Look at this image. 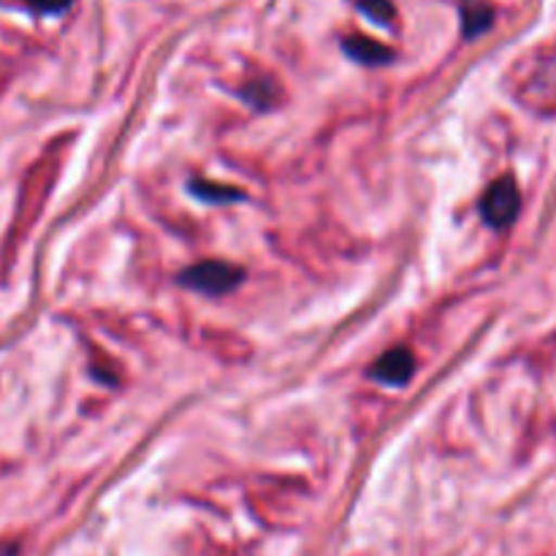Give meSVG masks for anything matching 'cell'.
Listing matches in <instances>:
<instances>
[{
    "instance_id": "1",
    "label": "cell",
    "mask_w": 556,
    "mask_h": 556,
    "mask_svg": "<svg viewBox=\"0 0 556 556\" xmlns=\"http://www.w3.org/2000/svg\"><path fill=\"white\" fill-rule=\"evenodd\" d=\"M182 282L201 293L220 296V293H228L231 288H237L242 282V269H237L231 264H223V261H204V264H195L190 269H185Z\"/></svg>"
},
{
    "instance_id": "2",
    "label": "cell",
    "mask_w": 556,
    "mask_h": 556,
    "mask_svg": "<svg viewBox=\"0 0 556 556\" xmlns=\"http://www.w3.org/2000/svg\"><path fill=\"white\" fill-rule=\"evenodd\" d=\"M519 206H521L519 188H516L514 179L503 177L486 190L481 210H483V217H486L489 226L503 228V226H508V223L516 220V215H519Z\"/></svg>"
},
{
    "instance_id": "3",
    "label": "cell",
    "mask_w": 556,
    "mask_h": 556,
    "mask_svg": "<svg viewBox=\"0 0 556 556\" xmlns=\"http://www.w3.org/2000/svg\"><path fill=\"white\" fill-rule=\"evenodd\" d=\"M413 369H416L413 353L407 348H394L372 364V378L386 386H405L413 378Z\"/></svg>"
},
{
    "instance_id": "4",
    "label": "cell",
    "mask_w": 556,
    "mask_h": 556,
    "mask_svg": "<svg viewBox=\"0 0 556 556\" xmlns=\"http://www.w3.org/2000/svg\"><path fill=\"white\" fill-rule=\"evenodd\" d=\"M345 52L351 54L353 60H358V63H367V65H380V63H389L391 60L389 47H383V43L372 41V38H364V36L348 38Z\"/></svg>"
},
{
    "instance_id": "5",
    "label": "cell",
    "mask_w": 556,
    "mask_h": 556,
    "mask_svg": "<svg viewBox=\"0 0 556 556\" xmlns=\"http://www.w3.org/2000/svg\"><path fill=\"white\" fill-rule=\"evenodd\" d=\"M462 16H465V33L467 36H478V33L486 30L494 20V11L486 0H465V9H462Z\"/></svg>"
},
{
    "instance_id": "6",
    "label": "cell",
    "mask_w": 556,
    "mask_h": 556,
    "mask_svg": "<svg viewBox=\"0 0 556 556\" xmlns=\"http://www.w3.org/2000/svg\"><path fill=\"white\" fill-rule=\"evenodd\" d=\"M358 9H362L369 20L378 22V25H389V22H394L396 14L391 0H358Z\"/></svg>"
},
{
    "instance_id": "7",
    "label": "cell",
    "mask_w": 556,
    "mask_h": 556,
    "mask_svg": "<svg viewBox=\"0 0 556 556\" xmlns=\"http://www.w3.org/2000/svg\"><path fill=\"white\" fill-rule=\"evenodd\" d=\"M193 190L199 195H206V199H239V190L233 188H217V185H204L195 182Z\"/></svg>"
},
{
    "instance_id": "8",
    "label": "cell",
    "mask_w": 556,
    "mask_h": 556,
    "mask_svg": "<svg viewBox=\"0 0 556 556\" xmlns=\"http://www.w3.org/2000/svg\"><path fill=\"white\" fill-rule=\"evenodd\" d=\"M27 5H30L33 11H38V14H60V11L68 9L74 0H25Z\"/></svg>"
}]
</instances>
